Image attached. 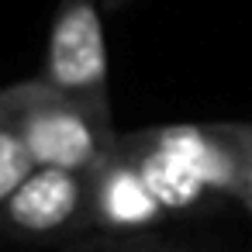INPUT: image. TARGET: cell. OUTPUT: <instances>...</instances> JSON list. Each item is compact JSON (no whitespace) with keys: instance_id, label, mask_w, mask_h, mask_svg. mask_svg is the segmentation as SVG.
Returning <instances> with one entry per match:
<instances>
[{"instance_id":"obj_8","label":"cell","mask_w":252,"mask_h":252,"mask_svg":"<svg viewBox=\"0 0 252 252\" xmlns=\"http://www.w3.org/2000/svg\"><path fill=\"white\" fill-rule=\"evenodd\" d=\"M11 107H14V87L11 90H0V121H7Z\"/></svg>"},{"instance_id":"obj_2","label":"cell","mask_w":252,"mask_h":252,"mask_svg":"<svg viewBox=\"0 0 252 252\" xmlns=\"http://www.w3.org/2000/svg\"><path fill=\"white\" fill-rule=\"evenodd\" d=\"M42 83L111 121L107 111V49L100 0H63L56 14Z\"/></svg>"},{"instance_id":"obj_3","label":"cell","mask_w":252,"mask_h":252,"mask_svg":"<svg viewBox=\"0 0 252 252\" xmlns=\"http://www.w3.org/2000/svg\"><path fill=\"white\" fill-rule=\"evenodd\" d=\"M156 138L176 152L207 190L238 193L245 190L249 152H252V128L235 125H173L156 128Z\"/></svg>"},{"instance_id":"obj_7","label":"cell","mask_w":252,"mask_h":252,"mask_svg":"<svg viewBox=\"0 0 252 252\" xmlns=\"http://www.w3.org/2000/svg\"><path fill=\"white\" fill-rule=\"evenodd\" d=\"M35 169H38V166H35V159H32V152H28L25 138L18 135V128L7 125V121H0V207H4V204L21 190V183H25Z\"/></svg>"},{"instance_id":"obj_4","label":"cell","mask_w":252,"mask_h":252,"mask_svg":"<svg viewBox=\"0 0 252 252\" xmlns=\"http://www.w3.org/2000/svg\"><path fill=\"white\" fill-rule=\"evenodd\" d=\"M11 228L49 235L90 214V176L66 169H35L21 190L0 207Z\"/></svg>"},{"instance_id":"obj_1","label":"cell","mask_w":252,"mask_h":252,"mask_svg":"<svg viewBox=\"0 0 252 252\" xmlns=\"http://www.w3.org/2000/svg\"><path fill=\"white\" fill-rule=\"evenodd\" d=\"M7 125L18 128L35 166L87 176L111 156V149L121 138L114 135L111 121L56 94L42 80L14 87V107L7 114Z\"/></svg>"},{"instance_id":"obj_10","label":"cell","mask_w":252,"mask_h":252,"mask_svg":"<svg viewBox=\"0 0 252 252\" xmlns=\"http://www.w3.org/2000/svg\"><path fill=\"white\" fill-rule=\"evenodd\" d=\"M121 4H125V0H104V11H118Z\"/></svg>"},{"instance_id":"obj_6","label":"cell","mask_w":252,"mask_h":252,"mask_svg":"<svg viewBox=\"0 0 252 252\" xmlns=\"http://www.w3.org/2000/svg\"><path fill=\"white\" fill-rule=\"evenodd\" d=\"M118 149L128 156V162L135 166V173L142 176V183L149 187V193L159 200L162 211H190L207 193L204 180L176 152H169L156 138V131H138L131 138H118Z\"/></svg>"},{"instance_id":"obj_9","label":"cell","mask_w":252,"mask_h":252,"mask_svg":"<svg viewBox=\"0 0 252 252\" xmlns=\"http://www.w3.org/2000/svg\"><path fill=\"white\" fill-rule=\"evenodd\" d=\"M242 200H245V207L252 211V152H249V173H245V190H242Z\"/></svg>"},{"instance_id":"obj_5","label":"cell","mask_w":252,"mask_h":252,"mask_svg":"<svg viewBox=\"0 0 252 252\" xmlns=\"http://www.w3.org/2000/svg\"><path fill=\"white\" fill-rule=\"evenodd\" d=\"M162 214L166 211L149 193V187L142 183L128 156L114 145L111 156L90 173V214L87 218L114 231H135V228L156 224Z\"/></svg>"}]
</instances>
